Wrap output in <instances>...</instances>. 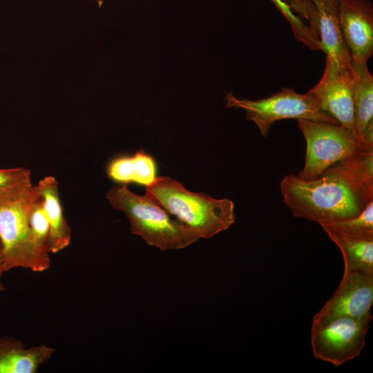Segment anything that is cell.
Here are the masks:
<instances>
[{
    "instance_id": "22",
    "label": "cell",
    "mask_w": 373,
    "mask_h": 373,
    "mask_svg": "<svg viewBox=\"0 0 373 373\" xmlns=\"http://www.w3.org/2000/svg\"><path fill=\"white\" fill-rule=\"evenodd\" d=\"M300 18L308 21V25L312 29L316 28L315 11L311 1L309 0H283Z\"/></svg>"
},
{
    "instance_id": "19",
    "label": "cell",
    "mask_w": 373,
    "mask_h": 373,
    "mask_svg": "<svg viewBox=\"0 0 373 373\" xmlns=\"http://www.w3.org/2000/svg\"><path fill=\"white\" fill-rule=\"evenodd\" d=\"M327 233L338 236L373 240V201L358 216L346 220L319 224Z\"/></svg>"
},
{
    "instance_id": "6",
    "label": "cell",
    "mask_w": 373,
    "mask_h": 373,
    "mask_svg": "<svg viewBox=\"0 0 373 373\" xmlns=\"http://www.w3.org/2000/svg\"><path fill=\"white\" fill-rule=\"evenodd\" d=\"M38 194L36 186L23 197L0 204V245L5 269L41 271L29 225V213Z\"/></svg>"
},
{
    "instance_id": "21",
    "label": "cell",
    "mask_w": 373,
    "mask_h": 373,
    "mask_svg": "<svg viewBox=\"0 0 373 373\" xmlns=\"http://www.w3.org/2000/svg\"><path fill=\"white\" fill-rule=\"evenodd\" d=\"M289 23L295 39L311 50L321 49L318 36L283 0H269Z\"/></svg>"
},
{
    "instance_id": "24",
    "label": "cell",
    "mask_w": 373,
    "mask_h": 373,
    "mask_svg": "<svg viewBox=\"0 0 373 373\" xmlns=\"http://www.w3.org/2000/svg\"><path fill=\"white\" fill-rule=\"evenodd\" d=\"M95 1L97 3V5L99 7H101L103 5L104 1V0H95Z\"/></svg>"
},
{
    "instance_id": "18",
    "label": "cell",
    "mask_w": 373,
    "mask_h": 373,
    "mask_svg": "<svg viewBox=\"0 0 373 373\" xmlns=\"http://www.w3.org/2000/svg\"><path fill=\"white\" fill-rule=\"evenodd\" d=\"M28 221L37 258L41 271H44L48 269L50 262L49 224L44 211L43 199L39 191L30 208Z\"/></svg>"
},
{
    "instance_id": "11",
    "label": "cell",
    "mask_w": 373,
    "mask_h": 373,
    "mask_svg": "<svg viewBox=\"0 0 373 373\" xmlns=\"http://www.w3.org/2000/svg\"><path fill=\"white\" fill-rule=\"evenodd\" d=\"M309 1L314 8L321 50L326 55L325 68L339 72L347 70L351 57L340 25V0Z\"/></svg>"
},
{
    "instance_id": "14",
    "label": "cell",
    "mask_w": 373,
    "mask_h": 373,
    "mask_svg": "<svg viewBox=\"0 0 373 373\" xmlns=\"http://www.w3.org/2000/svg\"><path fill=\"white\" fill-rule=\"evenodd\" d=\"M36 187L42 197L49 224V251L56 254L67 247L71 239L70 227L63 215L58 182L48 175L40 180Z\"/></svg>"
},
{
    "instance_id": "12",
    "label": "cell",
    "mask_w": 373,
    "mask_h": 373,
    "mask_svg": "<svg viewBox=\"0 0 373 373\" xmlns=\"http://www.w3.org/2000/svg\"><path fill=\"white\" fill-rule=\"evenodd\" d=\"M354 128L359 142L373 149V77L367 62L350 61Z\"/></svg>"
},
{
    "instance_id": "5",
    "label": "cell",
    "mask_w": 373,
    "mask_h": 373,
    "mask_svg": "<svg viewBox=\"0 0 373 373\" xmlns=\"http://www.w3.org/2000/svg\"><path fill=\"white\" fill-rule=\"evenodd\" d=\"M296 120L306 142L305 166L298 175L303 180H314L336 162L367 150L352 133L339 124Z\"/></svg>"
},
{
    "instance_id": "17",
    "label": "cell",
    "mask_w": 373,
    "mask_h": 373,
    "mask_svg": "<svg viewBox=\"0 0 373 373\" xmlns=\"http://www.w3.org/2000/svg\"><path fill=\"white\" fill-rule=\"evenodd\" d=\"M327 234L342 253L345 271L373 276V240Z\"/></svg>"
},
{
    "instance_id": "20",
    "label": "cell",
    "mask_w": 373,
    "mask_h": 373,
    "mask_svg": "<svg viewBox=\"0 0 373 373\" xmlns=\"http://www.w3.org/2000/svg\"><path fill=\"white\" fill-rule=\"evenodd\" d=\"M32 187L30 170L22 167L0 169V204L23 197Z\"/></svg>"
},
{
    "instance_id": "9",
    "label": "cell",
    "mask_w": 373,
    "mask_h": 373,
    "mask_svg": "<svg viewBox=\"0 0 373 373\" xmlns=\"http://www.w3.org/2000/svg\"><path fill=\"white\" fill-rule=\"evenodd\" d=\"M307 92L314 98L320 110L357 137L350 69L339 72L325 68L319 82Z\"/></svg>"
},
{
    "instance_id": "3",
    "label": "cell",
    "mask_w": 373,
    "mask_h": 373,
    "mask_svg": "<svg viewBox=\"0 0 373 373\" xmlns=\"http://www.w3.org/2000/svg\"><path fill=\"white\" fill-rule=\"evenodd\" d=\"M145 191L167 212L196 230L201 238H211L236 221L233 201L190 191L170 177L157 176L153 183L145 186Z\"/></svg>"
},
{
    "instance_id": "13",
    "label": "cell",
    "mask_w": 373,
    "mask_h": 373,
    "mask_svg": "<svg viewBox=\"0 0 373 373\" xmlns=\"http://www.w3.org/2000/svg\"><path fill=\"white\" fill-rule=\"evenodd\" d=\"M55 350L46 345L28 347L13 337L0 336V373H35Z\"/></svg>"
},
{
    "instance_id": "1",
    "label": "cell",
    "mask_w": 373,
    "mask_h": 373,
    "mask_svg": "<svg viewBox=\"0 0 373 373\" xmlns=\"http://www.w3.org/2000/svg\"><path fill=\"white\" fill-rule=\"evenodd\" d=\"M280 188L283 202L294 216L318 224L354 218L369 204L329 167L309 181L286 175Z\"/></svg>"
},
{
    "instance_id": "23",
    "label": "cell",
    "mask_w": 373,
    "mask_h": 373,
    "mask_svg": "<svg viewBox=\"0 0 373 373\" xmlns=\"http://www.w3.org/2000/svg\"><path fill=\"white\" fill-rule=\"evenodd\" d=\"M6 270L4 266L3 258L1 252V248L0 245V292L4 289V285L2 282V277Z\"/></svg>"
},
{
    "instance_id": "16",
    "label": "cell",
    "mask_w": 373,
    "mask_h": 373,
    "mask_svg": "<svg viewBox=\"0 0 373 373\" xmlns=\"http://www.w3.org/2000/svg\"><path fill=\"white\" fill-rule=\"evenodd\" d=\"M106 172L109 178L123 184L136 183L147 186L157 178L155 160L142 149L133 155H121L115 157L109 162Z\"/></svg>"
},
{
    "instance_id": "7",
    "label": "cell",
    "mask_w": 373,
    "mask_h": 373,
    "mask_svg": "<svg viewBox=\"0 0 373 373\" xmlns=\"http://www.w3.org/2000/svg\"><path fill=\"white\" fill-rule=\"evenodd\" d=\"M372 314L361 318L338 317L312 328L314 356L339 366L360 356Z\"/></svg>"
},
{
    "instance_id": "8",
    "label": "cell",
    "mask_w": 373,
    "mask_h": 373,
    "mask_svg": "<svg viewBox=\"0 0 373 373\" xmlns=\"http://www.w3.org/2000/svg\"><path fill=\"white\" fill-rule=\"evenodd\" d=\"M372 304L373 276L344 270L338 287L314 315L312 328L338 317L371 315Z\"/></svg>"
},
{
    "instance_id": "15",
    "label": "cell",
    "mask_w": 373,
    "mask_h": 373,
    "mask_svg": "<svg viewBox=\"0 0 373 373\" xmlns=\"http://www.w3.org/2000/svg\"><path fill=\"white\" fill-rule=\"evenodd\" d=\"M329 168L365 202L373 201V149L347 156Z\"/></svg>"
},
{
    "instance_id": "4",
    "label": "cell",
    "mask_w": 373,
    "mask_h": 373,
    "mask_svg": "<svg viewBox=\"0 0 373 373\" xmlns=\"http://www.w3.org/2000/svg\"><path fill=\"white\" fill-rule=\"evenodd\" d=\"M225 99L227 108L245 110L247 119L256 124L264 137L269 135L272 124L280 119H304L338 124L320 110L308 92L300 94L291 88H282L269 97L257 100L238 99L231 92L226 93Z\"/></svg>"
},
{
    "instance_id": "2",
    "label": "cell",
    "mask_w": 373,
    "mask_h": 373,
    "mask_svg": "<svg viewBox=\"0 0 373 373\" xmlns=\"http://www.w3.org/2000/svg\"><path fill=\"white\" fill-rule=\"evenodd\" d=\"M106 198L115 209L126 216L131 233L140 236L149 246L161 251L184 249L198 241L201 236L193 228L177 219L146 194L131 192L126 184L112 187Z\"/></svg>"
},
{
    "instance_id": "10",
    "label": "cell",
    "mask_w": 373,
    "mask_h": 373,
    "mask_svg": "<svg viewBox=\"0 0 373 373\" xmlns=\"http://www.w3.org/2000/svg\"><path fill=\"white\" fill-rule=\"evenodd\" d=\"M339 19L351 59L367 62L373 54L372 2L340 0Z\"/></svg>"
}]
</instances>
